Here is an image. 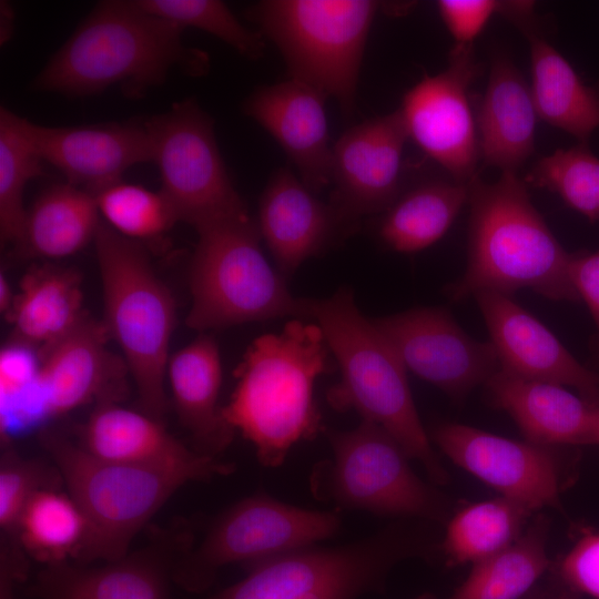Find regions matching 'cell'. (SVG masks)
Instances as JSON below:
<instances>
[{
	"mask_svg": "<svg viewBox=\"0 0 599 599\" xmlns=\"http://www.w3.org/2000/svg\"><path fill=\"white\" fill-rule=\"evenodd\" d=\"M256 223L283 276L319 253L337 231H344L331 205L285 167L265 186Z\"/></svg>",
	"mask_w": 599,
	"mask_h": 599,
	"instance_id": "obj_23",
	"label": "cell"
},
{
	"mask_svg": "<svg viewBox=\"0 0 599 599\" xmlns=\"http://www.w3.org/2000/svg\"><path fill=\"white\" fill-rule=\"evenodd\" d=\"M534 514L499 496L468 504L447 520L441 550L449 565L477 564L515 542Z\"/></svg>",
	"mask_w": 599,
	"mask_h": 599,
	"instance_id": "obj_32",
	"label": "cell"
},
{
	"mask_svg": "<svg viewBox=\"0 0 599 599\" xmlns=\"http://www.w3.org/2000/svg\"><path fill=\"white\" fill-rule=\"evenodd\" d=\"M42 444L88 526L80 560H119L135 535L183 485L233 471L216 457L184 466H140L99 459L54 435Z\"/></svg>",
	"mask_w": 599,
	"mask_h": 599,
	"instance_id": "obj_5",
	"label": "cell"
},
{
	"mask_svg": "<svg viewBox=\"0 0 599 599\" xmlns=\"http://www.w3.org/2000/svg\"><path fill=\"white\" fill-rule=\"evenodd\" d=\"M180 26L133 1H102L32 82V89L84 97L119 85L139 98L179 68L202 75L209 55L183 43Z\"/></svg>",
	"mask_w": 599,
	"mask_h": 599,
	"instance_id": "obj_1",
	"label": "cell"
},
{
	"mask_svg": "<svg viewBox=\"0 0 599 599\" xmlns=\"http://www.w3.org/2000/svg\"><path fill=\"white\" fill-rule=\"evenodd\" d=\"M537 118L530 85L508 57L496 54L476 113L484 164L517 174L535 150Z\"/></svg>",
	"mask_w": 599,
	"mask_h": 599,
	"instance_id": "obj_24",
	"label": "cell"
},
{
	"mask_svg": "<svg viewBox=\"0 0 599 599\" xmlns=\"http://www.w3.org/2000/svg\"><path fill=\"white\" fill-rule=\"evenodd\" d=\"M372 322L407 370L456 402L499 369L491 343L470 337L445 308H412Z\"/></svg>",
	"mask_w": 599,
	"mask_h": 599,
	"instance_id": "obj_15",
	"label": "cell"
},
{
	"mask_svg": "<svg viewBox=\"0 0 599 599\" xmlns=\"http://www.w3.org/2000/svg\"><path fill=\"white\" fill-rule=\"evenodd\" d=\"M578 596L568 589L551 573L549 583L536 586L522 599H577Z\"/></svg>",
	"mask_w": 599,
	"mask_h": 599,
	"instance_id": "obj_43",
	"label": "cell"
},
{
	"mask_svg": "<svg viewBox=\"0 0 599 599\" xmlns=\"http://www.w3.org/2000/svg\"><path fill=\"white\" fill-rule=\"evenodd\" d=\"M485 386L493 405L514 419L526 440L548 447L599 445V406L567 387L500 369Z\"/></svg>",
	"mask_w": 599,
	"mask_h": 599,
	"instance_id": "obj_22",
	"label": "cell"
},
{
	"mask_svg": "<svg viewBox=\"0 0 599 599\" xmlns=\"http://www.w3.org/2000/svg\"><path fill=\"white\" fill-rule=\"evenodd\" d=\"M569 277L579 301L586 303L595 322L599 352V250L571 254Z\"/></svg>",
	"mask_w": 599,
	"mask_h": 599,
	"instance_id": "obj_41",
	"label": "cell"
},
{
	"mask_svg": "<svg viewBox=\"0 0 599 599\" xmlns=\"http://www.w3.org/2000/svg\"><path fill=\"white\" fill-rule=\"evenodd\" d=\"M429 438L457 466L534 512L560 508L562 491L576 478L578 460L567 454L569 447L510 439L456 423L436 425Z\"/></svg>",
	"mask_w": 599,
	"mask_h": 599,
	"instance_id": "obj_13",
	"label": "cell"
},
{
	"mask_svg": "<svg viewBox=\"0 0 599 599\" xmlns=\"http://www.w3.org/2000/svg\"><path fill=\"white\" fill-rule=\"evenodd\" d=\"M60 473L37 460L23 459L13 453L4 454L0 467V526L16 532L20 516L32 496L47 488H54Z\"/></svg>",
	"mask_w": 599,
	"mask_h": 599,
	"instance_id": "obj_38",
	"label": "cell"
},
{
	"mask_svg": "<svg viewBox=\"0 0 599 599\" xmlns=\"http://www.w3.org/2000/svg\"><path fill=\"white\" fill-rule=\"evenodd\" d=\"M14 296L12 295L11 288L9 286L8 280L1 274L0 277V308L2 312L9 313Z\"/></svg>",
	"mask_w": 599,
	"mask_h": 599,
	"instance_id": "obj_44",
	"label": "cell"
},
{
	"mask_svg": "<svg viewBox=\"0 0 599 599\" xmlns=\"http://www.w3.org/2000/svg\"><path fill=\"white\" fill-rule=\"evenodd\" d=\"M407 139L398 109L351 128L337 140L328 204L344 231L365 215L384 213L399 197Z\"/></svg>",
	"mask_w": 599,
	"mask_h": 599,
	"instance_id": "obj_16",
	"label": "cell"
},
{
	"mask_svg": "<svg viewBox=\"0 0 599 599\" xmlns=\"http://www.w3.org/2000/svg\"><path fill=\"white\" fill-rule=\"evenodd\" d=\"M548 531V519L537 516L515 542L473 565L468 577L447 599H522L551 565Z\"/></svg>",
	"mask_w": 599,
	"mask_h": 599,
	"instance_id": "obj_31",
	"label": "cell"
},
{
	"mask_svg": "<svg viewBox=\"0 0 599 599\" xmlns=\"http://www.w3.org/2000/svg\"><path fill=\"white\" fill-rule=\"evenodd\" d=\"M550 569L578 597L599 599V531L585 530Z\"/></svg>",
	"mask_w": 599,
	"mask_h": 599,
	"instance_id": "obj_39",
	"label": "cell"
},
{
	"mask_svg": "<svg viewBox=\"0 0 599 599\" xmlns=\"http://www.w3.org/2000/svg\"><path fill=\"white\" fill-rule=\"evenodd\" d=\"M162 189L177 222L195 230L246 214L220 153L213 121L189 99L145 122Z\"/></svg>",
	"mask_w": 599,
	"mask_h": 599,
	"instance_id": "obj_12",
	"label": "cell"
},
{
	"mask_svg": "<svg viewBox=\"0 0 599 599\" xmlns=\"http://www.w3.org/2000/svg\"><path fill=\"white\" fill-rule=\"evenodd\" d=\"M109 338L103 323L84 316L47 348L30 393L39 415L59 416L93 399L115 402L122 366L106 348Z\"/></svg>",
	"mask_w": 599,
	"mask_h": 599,
	"instance_id": "obj_20",
	"label": "cell"
},
{
	"mask_svg": "<svg viewBox=\"0 0 599 599\" xmlns=\"http://www.w3.org/2000/svg\"><path fill=\"white\" fill-rule=\"evenodd\" d=\"M184 531L159 536L148 547L101 567L49 565L34 585L42 599H170V581L187 550Z\"/></svg>",
	"mask_w": 599,
	"mask_h": 599,
	"instance_id": "obj_19",
	"label": "cell"
},
{
	"mask_svg": "<svg viewBox=\"0 0 599 599\" xmlns=\"http://www.w3.org/2000/svg\"><path fill=\"white\" fill-rule=\"evenodd\" d=\"M99 215L92 193L70 183L53 185L27 211L16 245L31 257H68L94 242Z\"/></svg>",
	"mask_w": 599,
	"mask_h": 599,
	"instance_id": "obj_28",
	"label": "cell"
},
{
	"mask_svg": "<svg viewBox=\"0 0 599 599\" xmlns=\"http://www.w3.org/2000/svg\"><path fill=\"white\" fill-rule=\"evenodd\" d=\"M24 129L44 162L93 195L122 181L131 166L153 161L145 124L51 128L24 120Z\"/></svg>",
	"mask_w": 599,
	"mask_h": 599,
	"instance_id": "obj_18",
	"label": "cell"
},
{
	"mask_svg": "<svg viewBox=\"0 0 599 599\" xmlns=\"http://www.w3.org/2000/svg\"><path fill=\"white\" fill-rule=\"evenodd\" d=\"M479 69L473 45H455L446 70L425 75L399 108L408 138L461 184L478 176V135L468 89Z\"/></svg>",
	"mask_w": 599,
	"mask_h": 599,
	"instance_id": "obj_14",
	"label": "cell"
},
{
	"mask_svg": "<svg viewBox=\"0 0 599 599\" xmlns=\"http://www.w3.org/2000/svg\"><path fill=\"white\" fill-rule=\"evenodd\" d=\"M339 526L341 517L334 510H311L265 494L253 495L217 516L200 545L179 558L173 580L186 590L200 591L226 565H250L315 546L335 535Z\"/></svg>",
	"mask_w": 599,
	"mask_h": 599,
	"instance_id": "obj_11",
	"label": "cell"
},
{
	"mask_svg": "<svg viewBox=\"0 0 599 599\" xmlns=\"http://www.w3.org/2000/svg\"><path fill=\"white\" fill-rule=\"evenodd\" d=\"M467 266L446 292L460 302L480 292L511 295L530 288L549 300L577 302L567 253L530 201L525 182L504 172L469 184Z\"/></svg>",
	"mask_w": 599,
	"mask_h": 599,
	"instance_id": "obj_2",
	"label": "cell"
},
{
	"mask_svg": "<svg viewBox=\"0 0 599 599\" xmlns=\"http://www.w3.org/2000/svg\"><path fill=\"white\" fill-rule=\"evenodd\" d=\"M23 118L6 108L0 111V235L2 243L16 244L27 210V183L42 174L43 160L24 129Z\"/></svg>",
	"mask_w": 599,
	"mask_h": 599,
	"instance_id": "obj_34",
	"label": "cell"
},
{
	"mask_svg": "<svg viewBox=\"0 0 599 599\" xmlns=\"http://www.w3.org/2000/svg\"><path fill=\"white\" fill-rule=\"evenodd\" d=\"M468 184L426 182L405 193L386 210L379 223V236L400 253L422 251L449 230L468 202Z\"/></svg>",
	"mask_w": 599,
	"mask_h": 599,
	"instance_id": "obj_30",
	"label": "cell"
},
{
	"mask_svg": "<svg viewBox=\"0 0 599 599\" xmlns=\"http://www.w3.org/2000/svg\"><path fill=\"white\" fill-rule=\"evenodd\" d=\"M424 549L417 531L390 527L353 544L255 561L244 579L204 599H356L377 587L397 560Z\"/></svg>",
	"mask_w": 599,
	"mask_h": 599,
	"instance_id": "obj_10",
	"label": "cell"
},
{
	"mask_svg": "<svg viewBox=\"0 0 599 599\" xmlns=\"http://www.w3.org/2000/svg\"><path fill=\"white\" fill-rule=\"evenodd\" d=\"M494 0H440L439 14L455 40V45L469 47L495 12L500 10Z\"/></svg>",
	"mask_w": 599,
	"mask_h": 599,
	"instance_id": "obj_40",
	"label": "cell"
},
{
	"mask_svg": "<svg viewBox=\"0 0 599 599\" xmlns=\"http://www.w3.org/2000/svg\"><path fill=\"white\" fill-rule=\"evenodd\" d=\"M332 361L319 326L300 318L248 346L222 414L254 445L263 465H281L296 443L323 432L313 388L332 372Z\"/></svg>",
	"mask_w": 599,
	"mask_h": 599,
	"instance_id": "obj_3",
	"label": "cell"
},
{
	"mask_svg": "<svg viewBox=\"0 0 599 599\" xmlns=\"http://www.w3.org/2000/svg\"><path fill=\"white\" fill-rule=\"evenodd\" d=\"M94 245L103 324L124 356L142 412L159 419L167 407L165 379L175 319L172 295L136 241L101 223Z\"/></svg>",
	"mask_w": 599,
	"mask_h": 599,
	"instance_id": "obj_6",
	"label": "cell"
},
{
	"mask_svg": "<svg viewBox=\"0 0 599 599\" xmlns=\"http://www.w3.org/2000/svg\"><path fill=\"white\" fill-rule=\"evenodd\" d=\"M526 181L558 194L590 222L599 220V158L580 143L539 159Z\"/></svg>",
	"mask_w": 599,
	"mask_h": 599,
	"instance_id": "obj_35",
	"label": "cell"
},
{
	"mask_svg": "<svg viewBox=\"0 0 599 599\" xmlns=\"http://www.w3.org/2000/svg\"><path fill=\"white\" fill-rule=\"evenodd\" d=\"M325 99L316 89L290 79L257 89L244 102L245 114L277 141L314 193L331 184L333 146Z\"/></svg>",
	"mask_w": 599,
	"mask_h": 599,
	"instance_id": "obj_21",
	"label": "cell"
},
{
	"mask_svg": "<svg viewBox=\"0 0 599 599\" xmlns=\"http://www.w3.org/2000/svg\"><path fill=\"white\" fill-rule=\"evenodd\" d=\"M305 317L322 329L341 372L339 382L327 394L333 408L355 410L362 420L380 426L434 483L446 484L448 475L420 422L407 369L372 319L362 315L352 291L342 288L324 300L305 298Z\"/></svg>",
	"mask_w": 599,
	"mask_h": 599,
	"instance_id": "obj_4",
	"label": "cell"
},
{
	"mask_svg": "<svg viewBox=\"0 0 599 599\" xmlns=\"http://www.w3.org/2000/svg\"><path fill=\"white\" fill-rule=\"evenodd\" d=\"M82 298L74 272L44 266L24 275L8 314L23 342L47 349L83 319Z\"/></svg>",
	"mask_w": 599,
	"mask_h": 599,
	"instance_id": "obj_29",
	"label": "cell"
},
{
	"mask_svg": "<svg viewBox=\"0 0 599 599\" xmlns=\"http://www.w3.org/2000/svg\"><path fill=\"white\" fill-rule=\"evenodd\" d=\"M191 261L189 327L206 332L283 316L305 317V298L288 291L261 250L248 213L196 229Z\"/></svg>",
	"mask_w": 599,
	"mask_h": 599,
	"instance_id": "obj_7",
	"label": "cell"
},
{
	"mask_svg": "<svg viewBox=\"0 0 599 599\" xmlns=\"http://www.w3.org/2000/svg\"><path fill=\"white\" fill-rule=\"evenodd\" d=\"M166 379L179 418L196 450L216 457L232 441L234 429L219 407L222 366L215 339L201 335L171 355Z\"/></svg>",
	"mask_w": 599,
	"mask_h": 599,
	"instance_id": "obj_25",
	"label": "cell"
},
{
	"mask_svg": "<svg viewBox=\"0 0 599 599\" xmlns=\"http://www.w3.org/2000/svg\"><path fill=\"white\" fill-rule=\"evenodd\" d=\"M490 335L499 369L516 377L571 387L599 406V373L583 366L532 314L509 295H474Z\"/></svg>",
	"mask_w": 599,
	"mask_h": 599,
	"instance_id": "obj_17",
	"label": "cell"
},
{
	"mask_svg": "<svg viewBox=\"0 0 599 599\" xmlns=\"http://www.w3.org/2000/svg\"><path fill=\"white\" fill-rule=\"evenodd\" d=\"M81 447L105 461L140 466H184L212 457L190 450L159 419L115 402L100 403L94 409Z\"/></svg>",
	"mask_w": 599,
	"mask_h": 599,
	"instance_id": "obj_27",
	"label": "cell"
},
{
	"mask_svg": "<svg viewBox=\"0 0 599 599\" xmlns=\"http://www.w3.org/2000/svg\"><path fill=\"white\" fill-rule=\"evenodd\" d=\"M331 456L318 461L309 478L318 500L376 515L443 522L449 505L422 480L409 456L380 426L362 420L349 430L323 429Z\"/></svg>",
	"mask_w": 599,
	"mask_h": 599,
	"instance_id": "obj_9",
	"label": "cell"
},
{
	"mask_svg": "<svg viewBox=\"0 0 599 599\" xmlns=\"http://www.w3.org/2000/svg\"><path fill=\"white\" fill-rule=\"evenodd\" d=\"M39 366L30 352L23 347H11L1 354V393L4 399L30 393Z\"/></svg>",
	"mask_w": 599,
	"mask_h": 599,
	"instance_id": "obj_42",
	"label": "cell"
},
{
	"mask_svg": "<svg viewBox=\"0 0 599 599\" xmlns=\"http://www.w3.org/2000/svg\"><path fill=\"white\" fill-rule=\"evenodd\" d=\"M378 7L368 0H266L248 14L281 51L291 79L335 98L351 114Z\"/></svg>",
	"mask_w": 599,
	"mask_h": 599,
	"instance_id": "obj_8",
	"label": "cell"
},
{
	"mask_svg": "<svg viewBox=\"0 0 599 599\" xmlns=\"http://www.w3.org/2000/svg\"><path fill=\"white\" fill-rule=\"evenodd\" d=\"M143 10L181 28L205 31L248 59L261 58L265 43L261 33L244 27L225 3L217 0H134Z\"/></svg>",
	"mask_w": 599,
	"mask_h": 599,
	"instance_id": "obj_37",
	"label": "cell"
},
{
	"mask_svg": "<svg viewBox=\"0 0 599 599\" xmlns=\"http://www.w3.org/2000/svg\"><path fill=\"white\" fill-rule=\"evenodd\" d=\"M515 24L529 42L530 90L538 118L587 143L599 128V91L585 84L572 65L538 31L534 14Z\"/></svg>",
	"mask_w": 599,
	"mask_h": 599,
	"instance_id": "obj_26",
	"label": "cell"
},
{
	"mask_svg": "<svg viewBox=\"0 0 599 599\" xmlns=\"http://www.w3.org/2000/svg\"><path fill=\"white\" fill-rule=\"evenodd\" d=\"M16 532L28 552L49 566L67 562L69 557L80 558L88 526L69 494L47 488L26 505Z\"/></svg>",
	"mask_w": 599,
	"mask_h": 599,
	"instance_id": "obj_33",
	"label": "cell"
},
{
	"mask_svg": "<svg viewBox=\"0 0 599 599\" xmlns=\"http://www.w3.org/2000/svg\"><path fill=\"white\" fill-rule=\"evenodd\" d=\"M94 196L105 224L133 241L162 235L177 222L161 191L120 181Z\"/></svg>",
	"mask_w": 599,
	"mask_h": 599,
	"instance_id": "obj_36",
	"label": "cell"
}]
</instances>
